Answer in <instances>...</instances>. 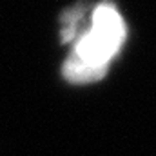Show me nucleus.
Here are the masks:
<instances>
[{
  "label": "nucleus",
  "mask_w": 156,
  "mask_h": 156,
  "mask_svg": "<svg viewBox=\"0 0 156 156\" xmlns=\"http://www.w3.org/2000/svg\"><path fill=\"white\" fill-rule=\"evenodd\" d=\"M123 38L125 26L120 13L111 4H100L93 13L91 29L78 38L73 53L62 67L64 76L75 83L102 78Z\"/></svg>",
  "instance_id": "nucleus-1"
}]
</instances>
